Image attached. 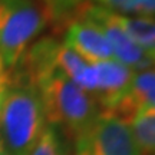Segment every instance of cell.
I'll return each instance as SVG.
<instances>
[{"label": "cell", "instance_id": "obj_1", "mask_svg": "<svg viewBox=\"0 0 155 155\" xmlns=\"http://www.w3.org/2000/svg\"><path fill=\"white\" fill-rule=\"evenodd\" d=\"M43 104L46 124L55 127L73 144L86 134L101 114L96 101L58 71H49L35 79Z\"/></svg>", "mask_w": 155, "mask_h": 155}, {"label": "cell", "instance_id": "obj_2", "mask_svg": "<svg viewBox=\"0 0 155 155\" xmlns=\"http://www.w3.org/2000/svg\"><path fill=\"white\" fill-rule=\"evenodd\" d=\"M43 104L35 85L13 76L0 112V139L10 155H28L46 128Z\"/></svg>", "mask_w": 155, "mask_h": 155}, {"label": "cell", "instance_id": "obj_3", "mask_svg": "<svg viewBox=\"0 0 155 155\" xmlns=\"http://www.w3.org/2000/svg\"><path fill=\"white\" fill-rule=\"evenodd\" d=\"M46 15L36 0H0V58L15 69L46 28Z\"/></svg>", "mask_w": 155, "mask_h": 155}, {"label": "cell", "instance_id": "obj_4", "mask_svg": "<svg viewBox=\"0 0 155 155\" xmlns=\"http://www.w3.org/2000/svg\"><path fill=\"white\" fill-rule=\"evenodd\" d=\"M79 155H142L131 125L109 112H101L86 134L75 142Z\"/></svg>", "mask_w": 155, "mask_h": 155}, {"label": "cell", "instance_id": "obj_5", "mask_svg": "<svg viewBox=\"0 0 155 155\" xmlns=\"http://www.w3.org/2000/svg\"><path fill=\"white\" fill-rule=\"evenodd\" d=\"M75 17L88 19L102 30V33L105 35V38L111 45L114 59L116 62L129 68L134 72H141L155 68V62L150 56L145 55L132 39L125 33V30L114 20L111 10L85 2L76 10L73 19Z\"/></svg>", "mask_w": 155, "mask_h": 155}, {"label": "cell", "instance_id": "obj_6", "mask_svg": "<svg viewBox=\"0 0 155 155\" xmlns=\"http://www.w3.org/2000/svg\"><path fill=\"white\" fill-rule=\"evenodd\" d=\"M62 43L91 65L115 61L111 45L102 30L83 17H75L68 22Z\"/></svg>", "mask_w": 155, "mask_h": 155}, {"label": "cell", "instance_id": "obj_7", "mask_svg": "<svg viewBox=\"0 0 155 155\" xmlns=\"http://www.w3.org/2000/svg\"><path fill=\"white\" fill-rule=\"evenodd\" d=\"M92 66L94 85L89 95L96 101L101 112H111L128 91L135 72L116 61L101 62Z\"/></svg>", "mask_w": 155, "mask_h": 155}, {"label": "cell", "instance_id": "obj_8", "mask_svg": "<svg viewBox=\"0 0 155 155\" xmlns=\"http://www.w3.org/2000/svg\"><path fill=\"white\" fill-rule=\"evenodd\" d=\"M144 109H155V68L135 72L128 91L109 114L129 124Z\"/></svg>", "mask_w": 155, "mask_h": 155}, {"label": "cell", "instance_id": "obj_9", "mask_svg": "<svg viewBox=\"0 0 155 155\" xmlns=\"http://www.w3.org/2000/svg\"><path fill=\"white\" fill-rule=\"evenodd\" d=\"M112 17L147 56L155 62V20L112 12Z\"/></svg>", "mask_w": 155, "mask_h": 155}, {"label": "cell", "instance_id": "obj_10", "mask_svg": "<svg viewBox=\"0 0 155 155\" xmlns=\"http://www.w3.org/2000/svg\"><path fill=\"white\" fill-rule=\"evenodd\" d=\"M129 125L142 155H155V109L139 111Z\"/></svg>", "mask_w": 155, "mask_h": 155}, {"label": "cell", "instance_id": "obj_11", "mask_svg": "<svg viewBox=\"0 0 155 155\" xmlns=\"http://www.w3.org/2000/svg\"><path fill=\"white\" fill-rule=\"evenodd\" d=\"M28 155H69L68 139L55 127L46 125L43 134Z\"/></svg>", "mask_w": 155, "mask_h": 155}, {"label": "cell", "instance_id": "obj_12", "mask_svg": "<svg viewBox=\"0 0 155 155\" xmlns=\"http://www.w3.org/2000/svg\"><path fill=\"white\" fill-rule=\"evenodd\" d=\"M85 2L86 0H42V7L48 22L62 25L65 22H71L76 10Z\"/></svg>", "mask_w": 155, "mask_h": 155}, {"label": "cell", "instance_id": "obj_13", "mask_svg": "<svg viewBox=\"0 0 155 155\" xmlns=\"http://www.w3.org/2000/svg\"><path fill=\"white\" fill-rule=\"evenodd\" d=\"M124 15L147 17L155 20V0H135Z\"/></svg>", "mask_w": 155, "mask_h": 155}, {"label": "cell", "instance_id": "obj_14", "mask_svg": "<svg viewBox=\"0 0 155 155\" xmlns=\"http://www.w3.org/2000/svg\"><path fill=\"white\" fill-rule=\"evenodd\" d=\"M95 3L104 9L116 12V13H125L128 10V7L132 5L135 0H94Z\"/></svg>", "mask_w": 155, "mask_h": 155}, {"label": "cell", "instance_id": "obj_15", "mask_svg": "<svg viewBox=\"0 0 155 155\" xmlns=\"http://www.w3.org/2000/svg\"><path fill=\"white\" fill-rule=\"evenodd\" d=\"M12 85H13V69L7 68V65L0 58V94L7 92V89Z\"/></svg>", "mask_w": 155, "mask_h": 155}, {"label": "cell", "instance_id": "obj_16", "mask_svg": "<svg viewBox=\"0 0 155 155\" xmlns=\"http://www.w3.org/2000/svg\"><path fill=\"white\" fill-rule=\"evenodd\" d=\"M0 155H10L7 151H6L5 147H3V144H2V139H0Z\"/></svg>", "mask_w": 155, "mask_h": 155}, {"label": "cell", "instance_id": "obj_17", "mask_svg": "<svg viewBox=\"0 0 155 155\" xmlns=\"http://www.w3.org/2000/svg\"><path fill=\"white\" fill-rule=\"evenodd\" d=\"M5 95L6 92L5 94H0V112H2V104H3V99H5Z\"/></svg>", "mask_w": 155, "mask_h": 155}, {"label": "cell", "instance_id": "obj_18", "mask_svg": "<svg viewBox=\"0 0 155 155\" xmlns=\"http://www.w3.org/2000/svg\"><path fill=\"white\" fill-rule=\"evenodd\" d=\"M75 155H79V154H76V152H75Z\"/></svg>", "mask_w": 155, "mask_h": 155}]
</instances>
